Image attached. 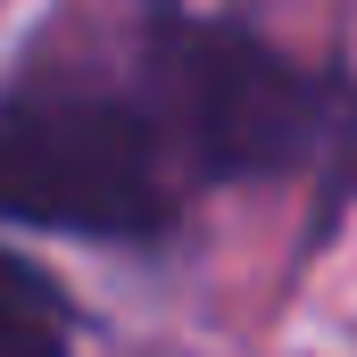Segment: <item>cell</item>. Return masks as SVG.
I'll list each match as a JSON object with an SVG mask.
<instances>
[{"mask_svg":"<svg viewBox=\"0 0 357 357\" xmlns=\"http://www.w3.org/2000/svg\"><path fill=\"white\" fill-rule=\"evenodd\" d=\"M167 116L91 84H25L0 100V225L158 241L175 225Z\"/></svg>","mask_w":357,"mask_h":357,"instance_id":"1","label":"cell"},{"mask_svg":"<svg viewBox=\"0 0 357 357\" xmlns=\"http://www.w3.org/2000/svg\"><path fill=\"white\" fill-rule=\"evenodd\" d=\"M158 91H167V133L191 158V183L291 175L333 142L324 75L282 59L250 25L175 17L158 33Z\"/></svg>","mask_w":357,"mask_h":357,"instance_id":"2","label":"cell"},{"mask_svg":"<svg viewBox=\"0 0 357 357\" xmlns=\"http://www.w3.org/2000/svg\"><path fill=\"white\" fill-rule=\"evenodd\" d=\"M0 357H67V316L0 307Z\"/></svg>","mask_w":357,"mask_h":357,"instance_id":"3","label":"cell"},{"mask_svg":"<svg viewBox=\"0 0 357 357\" xmlns=\"http://www.w3.org/2000/svg\"><path fill=\"white\" fill-rule=\"evenodd\" d=\"M0 307H25V316H67L59 282H50L42 266H25V258H8V250H0Z\"/></svg>","mask_w":357,"mask_h":357,"instance_id":"4","label":"cell"}]
</instances>
